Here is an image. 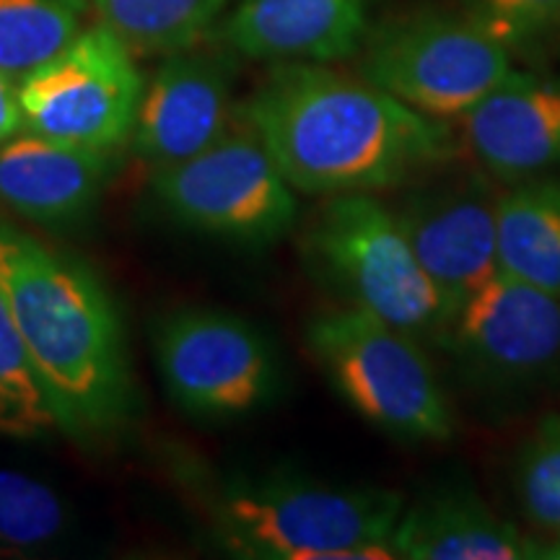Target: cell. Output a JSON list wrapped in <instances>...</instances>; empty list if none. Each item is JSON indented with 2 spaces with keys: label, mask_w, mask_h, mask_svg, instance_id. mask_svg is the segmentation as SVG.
<instances>
[{
  "label": "cell",
  "mask_w": 560,
  "mask_h": 560,
  "mask_svg": "<svg viewBox=\"0 0 560 560\" xmlns=\"http://www.w3.org/2000/svg\"><path fill=\"white\" fill-rule=\"evenodd\" d=\"M240 115L293 190L314 198L397 192L459 151L450 122L322 62H278Z\"/></svg>",
  "instance_id": "obj_1"
},
{
  "label": "cell",
  "mask_w": 560,
  "mask_h": 560,
  "mask_svg": "<svg viewBox=\"0 0 560 560\" xmlns=\"http://www.w3.org/2000/svg\"><path fill=\"white\" fill-rule=\"evenodd\" d=\"M0 293L58 429L73 439L120 429L132 402L130 361L100 276L0 221Z\"/></svg>",
  "instance_id": "obj_2"
},
{
  "label": "cell",
  "mask_w": 560,
  "mask_h": 560,
  "mask_svg": "<svg viewBox=\"0 0 560 560\" xmlns=\"http://www.w3.org/2000/svg\"><path fill=\"white\" fill-rule=\"evenodd\" d=\"M405 495L382 486H338L299 472L231 475L202 495L213 540L255 560L395 558L392 535Z\"/></svg>",
  "instance_id": "obj_3"
},
{
  "label": "cell",
  "mask_w": 560,
  "mask_h": 560,
  "mask_svg": "<svg viewBox=\"0 0 560 560\" xmlns=\"http://www.w3.org/2000/svg\"><path fill=\"white\" fill-rule=\"evenodd\" d=\"M301 252L342 304L439 348L454 306L418 262L389 202L374 192L325 198L301 236Z\"/></svg>",
  "instance_id": "obj_4"
},
{
  "label": "cell",
  "mask_w": 560,
  "mask_h": 560,
  "mask_svg": "<svg viewBox=\"0 0 560 560\" xmlns=\"http://www.w3.org/2000/svg\"><path fill=\"white\" fill-rule=\"evenodd\" d=\"M304 346L340 400L371 429L405 444H444L454 436L450 395L412 335L340 304L306 319Z\"/></svg>",
  "instance_id": "obj_5"
},
{
  "label": "cell",
  "mask_w": 560,
  "mask_h": 560,
  "mask_svg": "<svg viewBox=\"0 0 560 560\" xmlns=\"http://www.w3.org/2000/svg\"><path fill=\"white\" fill-rule=\"evenodd\" d=\"M151 190L182 226L242 247H270L299 221V192L244 122L240 107L213 145L153 170Z\"/></svg>",
  "instance_id": "obj_6"
},
{
  "label": "cell",
  "mask_w": 560,
  "mask_h": 560,
  "mask_svg": "<svg viewBox=\"0 0 560 560\" xmlns=\"http://www.w3.org/2000/svg\"><path fill=\"white\" fill-rule=\"evenodd\" d=\"M439 348L482 400H535L560 384V296L499 270L462 301Z\"/></svg>",
  "instance_id": "obj_7"
},
{
  "label": "cell",
  "mask_w": 560,
  "mask_h": 560,
  "mask_svg": "<svg viewBox=\"0 0 560 560\" xmlns=\"http://www.w3.org/2000/svg\"><path fill=\"white\" fill-rule=\"evenodd\" d=\"M361 52V79L441 122L462 120L514 70L478 19L436 11L371 30Z\"/></svg>",
  "instance_id": "obj_8"
},
{
  "label": "cell",
  "mask_w": 560,
  "mask_h": 560,
  "mask_svg": "<svg viewBox=\"0 0 560 560\" xmlns=\"http://www.w3.org/2000/svg\"><path fill=\"white\" fill-rule=\"evenodd\" d=\"M153 359L166 395L200 420L268 408L283 387L272 340L255 322L213 306H179L153 325Z\"/></svg>",
  "instance_id": "obj_9"
},
{
  "label": "cell",
  "mask_w": 560,
  "mask_h": 560,
  "mask_svg": "<svg viewBox=\"0 0 560 560\" xmlns=\"http://www.w3.org/2000/svg\"><path fill=\"white\" fill-rule=\"evenodd\" d=\"M143 89L130 47L96 24L19 81L24 130L117 153L130 140Z\"/></svg>",
  "instance_id": "obj_10"
},
{
  "label": "cell",
  "mask_w": 560,
  "mask_h": 560,
  "mask_svg": "<svg viewBox=\"0 0 560 560\" xmlns=\"http://www.w3.org/2000/svg\"><path fill=\"white\" fill-rule=\"evenodd\" d=\"M395 213L418 262L454 312L499 272V192L478 172H452V164L433 170L400 187Z\"/></svg>",
  "instance_id": "obj_11"
},
{
  "label": "cell",
  "mask_w": 560,
  "mask_h": 560,
  "mask_svg": "<svg viewBox=\"0 0 560 560\" xmlns=\"http://www.w3.org/2000/svg\"><path fill=\"white\" fill-rule=\"evenodd\" d=\"M234 120L226 58L190 47L170 55L145 83L128 143L140 161L159 170L206 151Z\"/></svg>",
  "instance_id": "obj_12"
},
{
  "label": "cell",
  "mask_w": 560,
  "mask_h": 560,
  "mask_svg": "<svg viewBox=\"0 0 560 560\" xmlns=\"http://www.w3.org/2000/svg\"><path fill=\"white\" fill-rule=\"evenodd\" d=\"M462 145L503 185L558 170L560 75L511 70L462 117Z\"/></svg>",
  "instance_id": "obj_13"
},
{
  "label": "cell",
  "mask_w": 560,
  "mask_h": 560,
  "mask_svg": "<svg viewBox=\"0 0 560 560\" xmlns=\"http://www.w3.org/2000/svg\"><path fill=\"white\" fill-rule=\"evenodd\" d=\"M540 545L462 480L420 490L392 535L395 558L405 560H537Z\"/></svg>",
  "instance_id": "obj_14"
},
{
  "label": "cell",
  "mask_w": 560,
  "mask_h": 560,
  "mask_svg": "<svg viewBox=\"0 0 560 560\" xmlns=\"http://www.w3.org/2000/svg\"><path fill=\"white\" fill-rule=\"evenodd\" d=\"M371 0H240L223 24L234 52L270 62H338L361 52Z\"/></svg>",
  "instance_id": "obj_15"
},
{
  "label": "cell",
  "mask_w": 560,
  "mask_h": 560,
  "mask_svg": "<svg viewBox=\"0 0 560 560\" xmlns=\"http://www.w3.org/2000/svg\"><path fill=\"white\" fill-rule=\"evenodd\" d=\"M115 153L81 149L21 128L0 140V206L21 219L60 226L96 206Z\"/></svg>",
  "instance_id": "obj_16"
},
{
  "label": "cell",
  "mask_w": 560,
  "mask_h": 560,
  "mask_svg": "<svg viewBox=\"0 0 560 560\" xmlns=\"http://www.w3.org/2000/svg\"><path fill=\"white\" fill-rule=\"evenodd\" d=\"M499 270L560 296V179L509 185L495 202Z\"/></svg>",
  "instance_id": "obj_17"
},
{
  "label": "cell",
  "mask_w": 560,
  "mask_h": 560,
  "mask_svg": "<svg viewBox=\"0 0 560 560\" xmlns=\"http://www.w3.org/2000/svg\"><path fill=\"white\" fill-rule=\"evenodd\" d=\"M96 19L136 55L190 50L219 21L229 0H89Z\"/></svg>",
  "instance_id": "obj_18"
},
{
  "label": "cell",
  "mask_w": 560,
  "mask_h": 560,
  "mask_svg": "<svg viewBox=\"0 0 560 560\" xmlns=\"http://www.w3.org/2000/svg\"><path fill=\"white\" fill-rule=\"evenodd\" d=\"M89 0H0V70L26 79L81 34Z\"/></svg>",
  "instance_id": "obj_19"
},
{
  "label": "cell",
  "mask_w": 560,
  "mask_h": 560,
  "mask_svg": "<svg viewBox=\"0 0 560 560\" xmlns=\"http://www.w3.org/2000/svg\"><path fill=\"white\" fill-rule=\"evenodd\" d=\"M70 506L45 480L0 470V556H26L60 542Z\"/></svg>",
  "instance_id": "obj_20"
},
{
  "label": "cell",
  "mask_w": 560,
  "mask_h": 560,
  "mask_svg": "<svg viewBox=\"0 0 560 560\" xmlns=\"http://www.w3.org/2000/svg\"><path fill=\"white\" fill-rule=\"evenodd\" d=\"M511 493L524 522L560 535V412H545L511 457Z\"/></svg>",
  "instance_id": "obj_21"
},
{
  "label": "cell",
  "mask_w": 560,
  "mask_h": 560,
  "mask_svg": "<svg viewBox=\"0 0 560 560\" xmlns=\"http://www.w3.org/2000/svg\"><path fill=\"white\" fill-rule=\"evenodd\" d=\"M52 429L58 420L0 293V439H37Z\"/></svg>",
  "instance_id": "obj_22"
},
{
  "label": "cell",
  "mask_w": 560,
  "mask_h": 560,
  "mask_svg": "<svg viewBox=\"0 0 560 560\" xmlns=\"http://www.w3.org/2000/svg\"><path fill=\"white\" fill-rule=\"evenodd\" d=\"M470 16L506 47L522 45L560 24V0H472Z\"/></svg>",
  "instance_id": "obj_23"
},
{
  "label": "cell",
  "mask_w": 560,
  "mask_h": 560,
  "mask_svg": "<svg viewBox=\"0 0 560 560\" xmlns=\"http://www.w3.org/2000/svg\"><path fill=\"white\" fill-rule=\"evenodd\" d=\"M24 128V115L19 104V81L0 70V140L16 136Z\"/></svg>",
  "instance_id": "obj_24"
},
{
  "label": "cell",
  "mask_w": 560,
  "mask_h": 560,
  "mask_svg": "<svg viewBox=\"0 0 560 560\" xmlns=\"http://www.w3.org/2000/svg\"><path fill=\"white\" fill-rule=\"evenodd\" d=\"M540 560H560V535L545 537L540 545Z\"/></svg>",
  "instance_id": "obj_25"
}]
</instances>
